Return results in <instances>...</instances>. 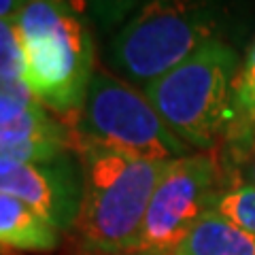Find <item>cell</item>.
<instances>
[{
  "label": "cell",
  "instance_id": "9c48e42d",
  "mask_svg": "<svg viewBox=\"0 0 255 255\" xmlns=\"http://www.w3.org/2000/svg\"><path fill=\"white\" fill-rule=\"evenodd\" d=\"M60 230L32 206L0 194V251L49 253L60 243Z\"/></svg>",
  "mask_w": 255,
  "mask_h": 255
},
{
  "label": "cell",
  "instance_id": "5bb4252c",
  "mask_svg": "<svg viewBox=\"0 0 255 255\" xmlns=\"http://www.w3.org/2000/svg\"><path fill=\"white\" fill-rule=\"evenodd\" d=\"M147 0H85V9L102 32L122 28Z\"/></svg>",
  "mask_w": 255,
  "mask_h": 255
},
{
  "label": "cell",
  "instance_id": "9a60e30c",
  "mask_svg": "<svg viewBox=\"0 0 255 255\" xmlns=\"http://www.w3.org/2000/svg\"><path fill=\"white\" fill-rule=\"evenodd\" d=\"M0 75L23 79V53L13 19H0Z\"/></svg>",
  "mask_w": 255,
  "mask_h": 255
},
{
  "label": "cell",
  "instance_id": "7a4b0ae2",
  "mask_svg": "<svg viewBox=\"0 0 255 255\" xmlns=\"http://www.w3.org/2000/svg\"><path fill=\"white\" fill-rule=\"evenodd\" d=\"M75 151L83 166V198L75 223L81 251H136L153 191L174 159H140L85 138H77Z\"/></svg>",
  "mask_w": 255,
  "mask_h": 255
},
{
  "label": "cell",
  "instance_id": "2e32d148",
  "mask_svg": "<svg viewBox=\"0 0 255 255\" xmlns=\"http://www.w3.org/2000/svg\"><path fill=\"white\" fill-rule=\"evenodd\" d=\"M28 0H0V19H17Z\"/></svg>",
  "mask_w": 255,
  "mask_h": 255
},
{
  "label": "cell",
  "instance_id": "e0dca14e",
  "mask_svg": "<svg viewBox=\"0 0 255 255\" xmlns=\"http://www.w3.org/2000/svg\"><path fill=\"white\" fill-rule=\"evenodd\" d=\"M243 177H245V185H253L255 187V145L251 151L245 155V168H243Z\"/></svg>",
  "mask_w": 255,
  "mask_h": 255
},
{
  "label": "cell",
  "instance_id": "ba28073f",
  "mask_svg": "<svg viewBox=\"0 0 255 255\" xmlns=\"http://www.w3.org/2000/svg\"><path fill=\"white\" fill-rule=\"evenodd\" d=\"M75 149V130L41 105L0 130V172L23 164L47 162Z\"/></svg>",
  "mask_w": 255,
  "mask_h": 255
},
{
  "label": "cell",
  "instance_id": "5b68a950",
  "mask_svg": "<svg viewBox=\"0 0 255 255\" xmlns=\"http://www.w3.org/2000/svg\"><path fill=\"white\" fill-rule=\"evenodd\" d=\"M75 134L77 138L153 162L194 153L159 117L145 92L105 70H96L92 77Z\"/></svg>",
  "mask_w": 255,
  "mask_h": 255
},
{
  "label": "cell",
  "instance_id": "8992f818",
  "mask_svg": "<svg viewBox=\"0 0 255 255\" xmlns=\"http://www.w3.org/2000/svg\"><path fill=\"white\" fill-rule=\"evenodd\" d=\"M223 189L213 151L179 157L159 179L140 230V251L170 255L209 211Z\"/></svg>",
  "mask_w": 255,
  "mask_h": 255
},
{
  "label": "cell",
  "instance_id": "277c9868",
  "mask_svg": "<svg viewBox=\"0 0 255 255\" xmlns=\"http://www.w3.org/2000/svg\"><path fill=\"white\" fill-rule=\"evenodd\" d=\"M241 68L236 49L213 41L142 92L170 130L191 149L213 151L234 126V79Z\"/></svg>",
  "mask_w": 255,
  "mask_h": 255
},
{
  "label": "cell",
  "instance_id": "ac0fdd59",
  "mask_svg": "<svg viewBox=\"0 0 255 255\" xmlns=\"http://www.w3.org/2000/svg\"><path fill=\"white\" fill-rule=\"evenodd\" d=\"M81 255H159V253H151V251H124V253H81Z\"/></svg>",
  "mask_w": 255,
  "mask_h": 255
},
{
  "label": "cell",
  "instance_id": "3957f363",
  "mask_svg": "<svg viewBox=\"0 0 255 255\" xmlns=\"http://www.w3.org/2000/svg\"><path fill=\"white\" fill-rule=\"evenodd\" d=\"M221 0H147L111 38L109 66L145 87L213 41H223Z\"/></svg>",
  "mask_w": 255,
  "mask_h": 255
},
{
  "label": "cell",
  "instance_id": "8fae6325",
  "mask_svg": "<svg viewBox=\"0 0 255 255\" xmlns=\"http://www.w3.org/2000/svg\"><path fill=\"white\" fill-rule=\"evenodd\" d=\"M226 140L232 147H245L247 153L255 142V41L234 79V126Z\"/></svg>",
  "mask_w": 255,
  "mask_h": 255
},
{
  "label": "cell",
  "instance_id": "ffe728a7",
  "mask_svg": "<svg viewBox=\"0 0 255 255\" xmlns=\"http://www.w3.org/2000/svg\"><path fill=\"white\" fill-rule=\"evenodd\" d=\"M253 145H255V142H253Z\"/></svg>",
  "mask_w": 255,
  "mask_h": 255
},
{
  "label": "cell",
  "instance_id": "52a82bcc",
  "mask_svg": "<svg viewBox=\"0 0 255 255\" xmlns=\"http://www.w3.org/2000/svg\"><path fill=\"white\" fill-rule=\"evenodd\" d=\"M0 194L32 206L60 232L75 230L83 198V166L77 151L47 162L23 164L0 172Z\"/></svg>",
  "mask_w": 255,
  "mask_h": 255
},
{
  "label": "cell",
  "instance_id": "d6986e66",
  "mask_svg": "<svg viewBox=\"0 0 255 255\" xmlns=\"http://www.w3.org/2000/svg\"><path fill=\"white\" fill-rule=\"evenodd\" d=\"M70 2H73L75 6H79V9H81V11L85 9V0H70Z\"/></svg>",
  "mask_w": 255,
  "mask_h": 255
},
{
  "label": "cell",
  "instance_id": "6da1fadb",
  "mask_svg": "<svg viewBox=\"0 0 255 255\" xmlns=\"http://www.w3.org/2000/svg\"><path fill=\"white\" fill-rule=\"evenodd\" d=\"M23 53V81L36 100L75 130L96 73L94 36L70 0H28L15 19Z\"/></svg>",
  "mask_w": 255,
  "mask_h": 255
},
{
  "label": "cell",
  "instance_id": "4fadbf2b",
  "mask_svg": "<svg viewBox=\"0 0 255 255\" xmlns=\"http://www.w3.org/2000/svg\"><path fill=\"white\" fill-rule=\"evenodd\" d=\"M41 107L23 79L0 75V130Z\"/></svg>",
  "mask_w": 255,
  "mask_h": 255
},
{
  "label": "cell",
  "instance_id": "7c38bea8",
  "mask_svg": "<svg viewBox=\"0 0 255 255\" xmlns=\"http://www.w3.org/2000/svg\"><path fill=\"white\" fill-rule=\"evenodd\" d=\"M213 211L255 236V187L238 183L223 187L213 202Z\"/></svg>",
  "mask_w": 255,
  "mask_h": 255
},
{
  "label": "cell",
  "instance_id": "30bf717a",
  "mask_svg": "<svg viewBox=\"0 0 255 255\" xmlns=\"http://www.w3.org/2000/svg\"><path fill=\"white\" fill-rule=\"evenodd\" d=\"M170 255H255V236L209 211Z\"/></svg>",
  "mask_w": 255,
  "mask_h": 255
}]
</instances>
